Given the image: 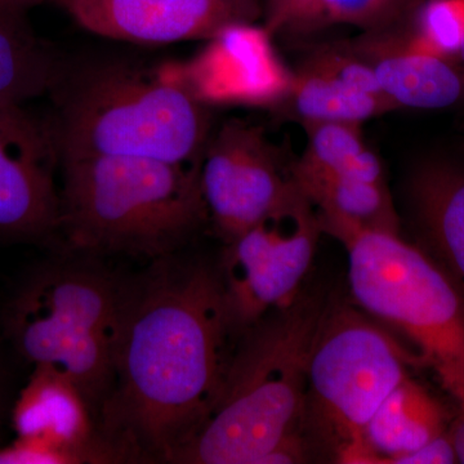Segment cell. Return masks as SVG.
I'll return each instance as SVG.
<instances>
[{"instance_id":"cell-1","label":"cell","mask_w":464,"mask_h":464,"mask_svg":"<svg viewBox=\"0 0 464 464\" xmlns=\"http://www.w3.org/2000/svg\"><path fill=\"white\" fill-rule=\"evenodd\" d=\"M157 264L125 288L114 383L97 417L121 462L172 463L215 408L234 356L218 273Z\"/></svg>"},{"instance_id":"cell-2","label":"cell","mask_w":464,"mask_h":464,"mask_svg":"<svg viewBox=\"0 0 464 464\" xmlns=\"http://www.w3.org/2000/svg\"><path fill=\"white\" fill-rule=\"evenodd\" d=\"M328 302L299 293L241 335L221 396L172 463L259 464L304 426L311 350Z\"/></svg>"},{"instance_id":"cell-3","label":"cell","mask_w":464,"mask_h":464,"mask_svg":"<svg viewBox=\"0 0 464 464\" xmlns=\"http://www.w3.org/2000/svg\"><path fill=\"white\" fill-rule=\"evenodd\" d=\"M60 228L72 248L169 257L207 218L199 164L61 158Z\"/></svg>"},{"instance_id":"cell-4","label":"cell","mask_w":464,"mask_h":464,"mask_svg":"<svg viewBox=\"0 0 464 464\" xmlns=\"http://www.w3.org/2000/svg\"><path fill=\"white\" fill-rule=\"evenodd\" d=\"M50 121L60 157H134L199 164L210 137L209 108L158 75L124 63L61 65Z\"/></svg>"},{"instance_id":"cell-5","label":"cell","mask_w":464,"mask_h":464,"mask_svg":"<svg viewBox=\"0 0 464 464\" xmlns=\"http://www.w3.org/2000/svg\"><path fill=\"white\" fill-rule=\"evenodd\" d=\"M317 210V209H316ZM323 234L346 249L357 306L404 333L464 414V297L424 250L389 232L320 212Z\"/></svg>"},{"instance_id":"cell-6","label":"cell","mask_w":464,"mask_h":464,"mask_svg":"<svg viewBox=\"0 0 464 464\" xmlns=\"http://www.w3.org/2000/svg\"><path fill=\"white\" fill-rule=\"evenodd\" d=\"M125 288L97 271L52 266L34 274L5 311L17 353L72 382L96 423L114 383Z\"/></svg>"},{"instance_id":"cell-7","label":"cell","mask_w":464,"mask_h":464,"mask_svg":"<svg viewBox=\"0 0 464 464\" xmlns=\"http://www.w3.org/2000/svg\"><path fill=\"white\" fill-rule=\"evenodd\" d=\"M411 362L369 317L328 302L308 362L304 420L334 447L337 462L356 463L366 424L408 378Z\"/></svg>"},{"instance_id":"cell-8","label":"cell","mask_w":464,"mask_h":464,"mask_svg":"<svg viewBox=\"0 0 464 464\" xmlns=\"http://www.w3.org/2000/svg\"><path fill=\"white\" fill-rule=\"evenodd\" d=\"M322 234L315 206L292 179L264 218L226 244L218 275L235 337L297 298Z\"/></svg>"},{"instance_id":"cell-9","label":"cell","mask_w":464,"mask_h":464,"mask_svg":"<svg viewBox=\"0 0 464 464\" xmlns=\"http://www.w3.org/2000/svg\"><path fill=\"white\" fill-rule=\"evenodd\" d=\"M200 183L208 217L227 244L276 206L292 174L261 127L232 119L208 140Z\"/></svg>"},{"instance_id":"cell-10","label":"cell","mask_w":464,"mask_h":464,"mask_svg":"<svg viewBox=\"0 0 464 464\" xmlns=\"http://www.w3.org/2000/svg\"><path fill=\"white\" fill-rule=\"evenodd\" d=\"M158 76L207 108H283L293 84V70L275 51L273 34L256 23L224 27L197 56L161 67Z\"/></svg>"},{"instance_id":"cell-11","label":"cell","mask_w":464,"mask_h":464,"mask_svg":"<svg viewBox=\"0 0 464 464\" xmlns=\"http://www.w3.org/2000/svg\"><path fill=\"white\" fill-rule=\"evenodd\" d=\"M61 161L50 121L0 105V235L43 239L60 228L54 170Z\"/></svg>"},{"instance_id":"cell-12","label":"cell","mask_w":464,"mask_h":464,"mask_svg":"<svg viewBox=\"0 0 464 464\" xmlns=\"http://www.w3.org/2000/svg\"><path fill=\"white\" fill-rule=\"evenodd\" d=\"M88 32L141 44L212 38L237 23H257L259 0H58Z\"/></svg>"},{"instance_id":"cell-13","label":"cell","mask_w":464,"mask_h":464,"mask_svg":"<svg viewBox=\"0 0 464 464\" xmlns=\"http://www.w3.org/2000/svg\"><path fill=\"white\" fill-rule=\"evenodd\" d=\"M14 427L17 440L56 451L65 464L121 462L81 391L51 369L34 368L14 405Z\"/></svg>"},{"instance_id":"cell-14","label":"cell","mask_w":464,"mask_h":464,"mask_svg":"<svg viewBox=\"0 0 464 464\" xmlns=\"http://www.w3.org/2000/svg\"><path fill=\"white\" fill-rule=\"evenodd\" d=\"M283 108L304 121L362 124L396 110L381 90L373 70L353 45H324L293 72Z\"/></svg>"},{"instance_id":"cell-15","label":"cell","mask_w":464,"mask_h":464,"mask_svg":"<svg viewBox=\"0 0 464 464\" xmlns=\"http://www.w3.org/2000/svg\"><path fill=\"white\" fill-rule=\"evenodd\" d=\"M396 109L441 110L464 102V67L418 50L408 36L374 34L351 44Z\"/></svg>"},{"instance_id":"cell-16","label":"cell","mask_w":464,"mask_h":464,"mask_svg":"<svg viewBox=\"0 0 464 464\" xmlns=\"http://www.w3.org/2000/svg\"><path fill=\"white\" fill-rule=\"evenodd\" d=\"M415 230L430 256L464 297V168L431 159L408 182Z\"/></svg>"},{"instance_id":"cell-17","label":"cell","mask_w":464,"mask_h":464,"mask_svg":"<svg viewBox=\"0 0 464 464\" xmlns=\"http://www.w3.org/2000/svg\"><path fill=\"white\" fill-rule=\"evenodd\" d=\"M442 432L441 406L420 384L405 378L366 424L356 463H391Z\"/></svg>"},{"instance_id":"cell-18","label":"cell","mask_w":464,"mask_h":464,"mask_svg":"<svg viewBox=\"0 0 464 464\" xmlns=\"http://www.w3.org/2000/svg\"><path fill=\"white\" fill-rule=\"evenodd\" d=\"M290 174L320 212L332 213L365 230L399 235V216L387 185L338 176L302 158L290 164Z\"/></svg>"},{"instance_id":"cell-19","label":"cell","mask_w":464,"mask_h":464,"mask_svg":"<svg viewBox=\"0 0 464 464\" xmlns=\"http://www.w3.org/2000/svg\"><path fill=\"white\" fill-rule=\"evenodd\" d=\"M61 63L24 20L0 18V105H23L51 91Z\"/></svg>"},{"instance_id":"cell-20","label":"cell","mask_w":464,"mask_h":464,"mask_svg":"<svg viewBox=\"0 0 464 464\" xmlns=\"http://www.w3.org/2000/svg\"><path fill=\"white\" fill-rule=\"evenodd\" d=\"M307 133L304 160L348 179L386 185L380 158L369 149L360 124L347 121H304Z\"/></svg>"},{"instance_id":"cell-21","label":"cell","mask_w":464,"mask_h":464,"mask_svg":"<svg viewBox=\"0 0 464 464\" xmlns=\"http://www.w3.org/2000/svg\"><path fill=\"white\" fill-rule=\"evenodd\" d=\"M409 42L418 50L457 61L464 44V0H429Z\"/></svg>"},{"instance_id":"cell-22","label":"cell","mask_w":464,"mask_h":464,"mask_svg":"<svg viewBox=\"0 0 464 464\" xmlns=\"http://www.w3.org/2000/svg\"><path fill=\"white\" fill-rule=\"evenodd\" d=\"M396 0H315V27L325 24L372 26Z\"/></svg>"},{"instance_id":"cell-23","label":"cell","mask_w":464,"mask_h":464,"mask_svg":"<svg viewBox=\"0 0 464 464\" xmlns=\"http://www.w3.org/2000/svg\"><path fill=\"white\" fill-rule=\"evenodd\" d=\"M266 29L271 34L315 29V0H267Z\"/></svg>"},{"instance_id":"cell-24","label":"cell","mask_w":464,"mask_h":464,"mask_svg":"<svg viewBox=\"0 0 464 464\" xmlns=\"http://www.w3.org/2000/svg\"><path fill=\"white\" fill-rule=\"evenodd\" d=\"M393 464H451L458 463L456 448L450 432H442L417 450L395 458Z\"/></svg>"},{"instance_id":"cell-25","label":"cell","mask_w":464,"mask_h":464,"mask_svg":"<svg viewBox=\"0 0 464 464\" xmlns=\"http://www.w3.org/2000/svg\"><path fill=\"white\" fill-rule=\"evenodd\" d=\"M306 462V449L299 433L290 436L267 454L259 464H293Z\"/></svg>"},{"instance_id":"cell-26","label":"cell","mask_w":464,"mask_h":464,"mask_svg":"<svg viewBox=\"0 0 464 464\" xmlns=\"http://www.w3.org/2000/svg\"><path fill=\"white\" fill-rule=\"evenodd\" d=\"M44 3H57L58 0H0V18L5 20H24L29 9Z\"/></svg>"},{"instance_id":"cell-27","label":"cell","mask_w":464,"mask_h":464,"mask_svg":"<svg viewBox=\"0 0 464 464\" xmlns=\"http://www.w3.org/2000/svg\"><path fill=\"white\" fill-rule=\"evenodd\" d=\"M451 440H453L454 448L458 458V463H464V414L450 431Z\"/></svg>"},{"instance_id":"cell-28","label":"cell","mask_w":464,"mask_h":464,"mask_svg":"<svg viewBox=\"0 0 464 464\" xmlns=\"http://www.w3.org/2000/svg\"><path fill=\"white\" fill-rule=\"evenodd\" d=\"M2 415H3V378L0 373V427H2Z\"/></svg>"},{"instance_id":"cell-29","label":"cell","mask_w":464,"mask_h":464,"mask_svg":"<svg viewBox=\"0 0 464 464\" xmlns=\"http://www.w3.org/2000/svg\"><path fill=\"white\" fill-rule=\"evenodd\" d=\"M458 63L464 67V44L462 50L459 52V56H458Z\"/></svg>"}]
</instances>
